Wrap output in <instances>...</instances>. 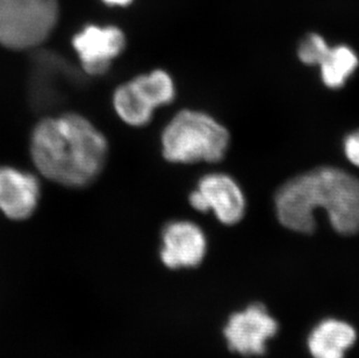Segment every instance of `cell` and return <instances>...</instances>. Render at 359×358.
Segmentation results:
<instances>
[{
  "mask_svg": "<svg viewBox=\"0 0 359 358\" xmlns=\"http://www.w3.org/2000/svg\"><path fill=\"white\" fill-rule=\"evenodd\" d=\"M32 156L43 176L62 185L81 187L102 173L107 142L81 115L44 119L32 136Z\"/></svg>",
  "mask_w": 359,
  "mask_h": 358,
  "instance_id": "cell-2",
  "label": "cell"
},
{
  "mask_svg": "<svg viewBox=\"0 0 359 358\" xmlns=\"http://www.w3.org/2000/svg\"><path fill=\"white\" fill-rule=\"evenodd\" d=\"M318 208L327 212L337 233H358L359 179L337 168L323 166L285 183L276 196L279 221L293 232H314Z\"/></svg>",
  "mask_w": 359,
  "mask_h": 358,
  "instance_id": "cell-1",
  "label": "cell"
},
{
  "mask_svg": "<svg viewBox=\"0 0 359 358\" xmlns=\"http://www.w3.org/2000/svg\"><path fill=\"white\" fill-rule=\"evenodd\" d=\"M162 145L170 162H219L227 152L229 133L210 115L184 110L166 126Z\"/></svg>",
  "mask_w": 359,
  "mask_h": 358,
  "instance_id": "cell-3",
  "label": "cell"
},
{
  "mask_svg": "<svg viewBox=\"0 0 359 358\" xmlns=\"http://www.w3.org/2000/svg\"><path fill=\"white\" fill-rule=\"evenodd\" d=\"M358 56L351 48L344 44L330 47L320 62L322 81L328 88H342L358 68Z\"/></svg>",
  "mask_w": 359,
  "mask_h": 358,
  "instance_id": "cell-12",
  "label": "cell"
},
{
  "mask_svg": "<svg viewBox=\"0 0 359 358\" xmlns=\"http://www.w3.org/2000/svg\"><path fill=\"white\" fill-rule=\"evenodd\" d=\"M57 17L56 0H0V44L17 51L36 47Z\"/></svg>",
  "mask_w": 359,
  "mask_h": 358,
  "instance_id": "cell-4",
  "label": "cell"
},
{
  "mask_svg": "<svg viewBox=\"0 0 359 358\" xmlns=\"http://www.w3.org/2000/svg\"><path fill=\"white\" fill-rule=\"evenodd\" d=\"M198 191L206 210H212L220 223H240L245 212V199L238 183L224 173H210L200 179Z\"/></svg>",
  "mask_w": 359,
  "mask_h": 358,
  "instance_id": "cell-9",
  "label": "cell"
},
{
  "mask_svg": "<svg viewBox=\"0 0 359 358\" xmlns=\"http://www.w3.org/2000/svg\"><path fill=\"white\" fill-rule=\"evenodd\" d=\"M329 49L330 47L321 35L312 33L302 41L299 46L298 56L305 65H319Z\"/></svg>",
  "mask_w": 359,
  "mask_h": 358,
  "instance_id": "cell-13",
  "label": "cell"
},
{
  "mask_svg": "<svg viewBox=\"0 0 359 358\" xmlns=\"http://www.w3.org/2000/svg\"><path fill=\"white\" fill-rule=\"evenodd\" d=\"M278 331V324L261 304L250 305L231 315L224 329L231 352L243 356H259L266 352V343Z\"/></svg>",
  "mask_w": 359,
  "mask_h": 358,
  "instance_id": "cell-6",
  "label": "cell"
},
{
  "mask_svg": "<svg viewBox=\"0 0 359 358\" xmlns=\"http://www.w3.org/2000/svg\"><path fill=\"white\" fill-rule=\"evenodd\" d=\"M102 1H105L106 4H109V5H118V6H127L128 4L132 3V0H102Z\"/></svg>",
  "mask_w": 359,
  "mask_h": 358,
  "instance_id": "cell-15",
  "label": "cell"
},
{
  "mask_svg": "<svg viewBox=\"0 0 359 358\" xmlns=\"http://www.w3.org/2000/svg\"><path fill=\"white\" fill-rule=\"evenodd\" d=\"M39 182L33 175L0 168V210L11 219L31 216L39 200Z\"/></svg>",
  "mask_w": 359,
  "mask_h": 358,
  "instance_id": "cell-10",
  "label": "cell"
},
{
  "mask_svg": "<svg viewBox=\"0 0 359 358\" xmlns=\"http://www.w3.org/2000/svg\"><path fill=\"white\" fill-rule=\"evenodd\" d=\"M72 42L84 72L92 76L105 74L113 58L121 54L126 44L123 33L111 26H88L74 37Z\"/></svg>",
  "mask_w": 359,
  "mask_h": 358,
  "instance_id": "cell-7",
  "label": "cell"
},
{
  "mask_svg": "<svg viewBox=\"0 0 359 358\" xmlns=\"http://www.w3.org/2000/svg\"><path fill=\"white\" fill-rule=\"evenodd\" d=\"M357 340L355 328L337 319H325L309 334V349L313 358H344Z\"/></svg>",
  "mask_w": 359,
  "mask_h": 358,
  "instance_id": "cell-11",
  "label": "cell"
},
{
  "mask_svg": "<svg viewBox=\"0 0 359 358\" xmlns=\"http://www.w3.org/2000/svg\"><path fill=\"white\" fill-rule=\"evenodd\" d=\"M344 152L346 159L353 163V166H359V131L351 133L344 140Z\"/></svg>",
  "mask_w": 359,
  "mask_h": 358,
  "instance_id": "cell-14",
  "label": "cell"
},
{
  "mask_svg": "<svg viewBox=\"0 0 359 358\" xmlns=\"http://www.w3.org/2000/svg\"><path fill=\"white\" fill-rule=\"evenodd\" d=\"M175 84L168 72L155 70L123 84L114 93L116 113L128 125H147L154 110L175 98Z\"/></svg>",
  "mask_w": 359,
  "mask_h": 358,
  "instance_id": "cell-5",
  "label": "cell"
},
{
  "mask_svg": "<svg viewBox=\"0 0 359 358\" xmlns=\"http://www.w3.org/2000/svg\"><path fill=\"white\" fill-rule=\"evenodd\" d=\"M162 241L161 258L170 269L197 267L206 255V237L198 225L190 221L166 225Z\"/></svg>",
  "mask_w": 359,
  "mask_h": 358,
  "instance_id": "cell-8",
  "label": "cell"
}]
</instances>
